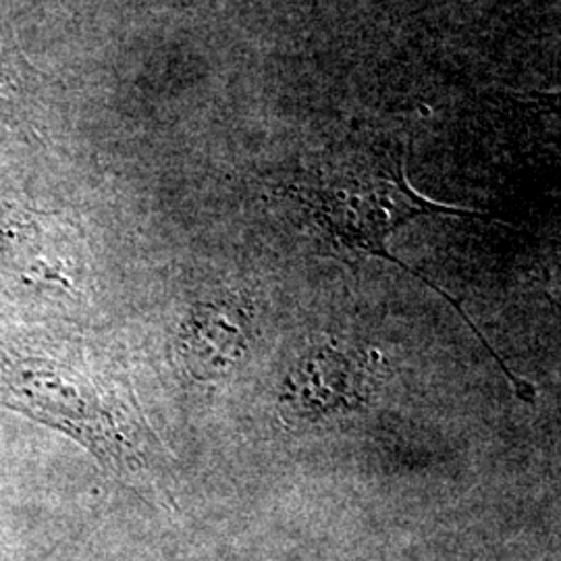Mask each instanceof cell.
Listing matches in <instances>:
<instances>
[{
    "instance_id": "cell-2",
    "label": "cell",
    "mask_w": 561,
    "mask_h": 561,
    "mask_svg": "<svg viewBox=\"0 0 561 561\" xmlns=\"http://www.w3.org/2000/svg\"><path fill=\"white\" fill-rule=\"evenodd\" d=\"M0 381L11 408L67 433L104 470L164 491L169 456L117 368L80 350L34 354L7 362Z\"/></svg>"
},
{
    "instance_id": "cell-5",
    "label": "cell",
    "mask_w": 561,
    "mask_h": 561,
    "mask_svg": "<svg viewBox=\"0 0 561 561\" xmlns=\"http://www.w3.org/2000/svg\"><path fill=\"white\" fill-rule=\"evenodd\" d=\"M360 377L356 364L341 350H319L301 362L289 377L283 403L300 416H324L352 410L360 403Z\"/></svg>"
},
{
    "instance_id": "cell-1",
    "label": "cell",
    "mask_w": 561,
    "mask_h": 561,
    "mask_svg": "<svg viewBox=\"0 0 561 561\" xmlns=\"http://www.w3.org/2000/svg\"><path fill=\"white\" fill-rule=\"evenodd\" d=\"M410 140L387 129H362L347 140L331 146L312 169L289 185L287 194L300 204L308 219L324 241L352 256H370L398 264L401 271L421 279L426 287L443 296L456 308L474 337L481 341L493 360L502 366L514 393L524 400L533 393V382L516 375L495 347L468 319L460 301L443 291L405 262L389 252V238L421 217H461L472 219L484 215L454 204L431 201L416 192L405 175Z\"/></svg>"
},
{
    "instance_id": "cell-4",
    "label": "cell",
    "mask_w": 561,
    "mask_h": 561,
    "mask_svg": "<svg viewBox=\"0 0 561 561\" xmlns=\"http://www.w3.org/2000/svg\"><path fill=\"white\" fill-rule=\"evenodd\" d=\"M245 350V321L233 304H202L181 333V356L201 381H219L229 375Z\"/></svg>"
},
{
    "instance_id": "cell-6",
    "label": "cell",
    "mask_w": 561,
    "mask_h": 561,
    "mask_svg": "<svg viewBox=\"0 0 561 561\" xmlns=\"http://www.w3.org/2000/svg\"><path fill=\"white\" fill-rule=\"evenodd\" d=\"M0 119L18 131L27 125L20 102L15 99L13 90L9 85H4V81H0Z\"/></svg>"
},
{
    "instance_id": "cell-3",
    "label": "cell",
    "mask_w": 561,
    "mask_h": 561,
    "mask_svg": "<svg viewBox=\"0 0 561 561\" xmlns=\"http://www.w3.org/2000/svg\"><path fill=\"white\" fill-rule=\"evenodd\" d=\"M0 262L21 279L76 291V266L69 240L55 219L13 210L0 219Z\"/></svg>"
}]
</instances>
